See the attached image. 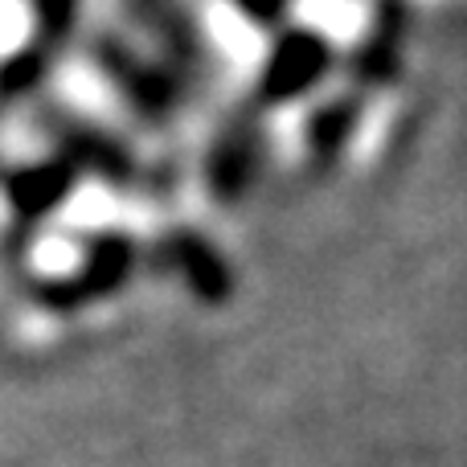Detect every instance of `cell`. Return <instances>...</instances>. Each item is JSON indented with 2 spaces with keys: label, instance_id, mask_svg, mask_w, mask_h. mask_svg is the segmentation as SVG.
<instances>
[{
  "label": "cell",
  "instance_id": "cell-1",
  "mask_svg": "<svg viewBox=\"0 0 467 467\" xmlns=\"http://www.w3.org/2000/svg\"><path fill=\"white\" fill-rule=\"evenodd\" d=\"M320 66H324V41L312 37V33H291L279 46V54H275L266 82H271L275 90H296L299 82L320 74Z\"/></svg>",
  "mask_w": 467,
  "mask_h": 467
},
{
  "label": "cell",
  "instance_id": "cell-2",
  "mask_svg": "<svg viewBox=\"0 0 467 467\" xmlns=\"http://www.w3.org/2000/svg\"><path fill=\"white\" fill-rule=\"evenodd\" d=\"M238 5L246 8V13H254V16H275L287 0H238Z\"/></svg>",
  "mask_w": 467,
  "mask_h": 467
}]
</instances>
